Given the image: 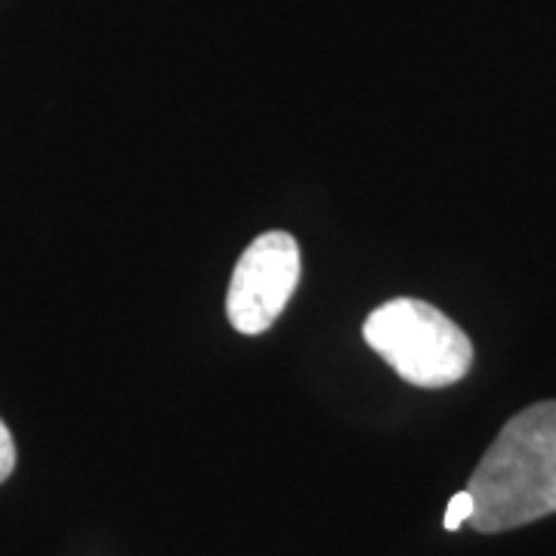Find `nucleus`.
I'll list each match as a JSON object with an SVG mask.
<instances>
[{"label":"nucleus","instance_id":"obj_1","mask_svg":"<svg viewBox=\"0 0 556 556\" xmlns=\"http://www.w3.org/2000/svg\"><path fill=\"white\" fill-rule=\"evenodd\" d=\"M470 526L482 535L556 514V399L535 402L504 424L467 482Z\"/></svg>","mask_w":556,"mask_h":556},{"label":"nucleus","instance_id":"obj_2","mask_svg":"<svg viewBox=\"0 0 556 556\" xmlns=\"http://www.w3.org/2000/svg\"><path fill=\"white\" fill-rule=\"evenodd\" d=\"M365 343L399 378L439 390L467 378L473 365V343L433 303L415 298L387 300L362 325Z\"/></svg>","mask_w":556,"mask_h":556},{"label":"nucleus","instance_id":"obj_3","mask_svg":"<svg viewBox=\"0 0 556 556\" xmlns=\"http://www.w3.org/2000/svg\"><path fill=\"white\" fill-rule=\"evenodd\" d=\"M300 281V244L288 232H263L236 263L226 316L241 334H263L285 313Z\"/></svg>","mask_w":556,"mask_h":556},{"label":"nucleus","instance_id":"obj_4","mask_svg":"<svg viewBox=\"0 0 556 556\" xmlns=\"http://www.w3.org/2000/svg\"><path fill=\"white\" fill-rule=\"evenodd\" d=\"M473 517V495L464 489V492H457L452 501H448V507H445V529L448 532H457L464 522H470Z\"/></svg>","mask_w":556,"mask_h":556},{"label":"nucleus","instance_id":"obj_5","mask_svg":"<svg viewBox=\"0 0 556 556\" xmlns=\"http://www.w3.org/2000/svg\"><path fill=\"white\" fill-rule=\"evenodd\" d=\"M13 467H16V442L10 437L7 424L0 420V482H7Z\"/></svg>","mask_w":556,"mask_h":556}]
</instances>
